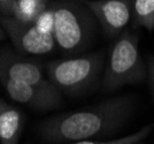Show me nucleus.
Returning <instances> with one entry per match:
<instances>
[{
  "instance_id": "1",
  "label": "nucleus",
  "mask_w": 154,
  "mask_h": 144,
  "mask_svg": "<svg viewBox=\"0 0 154 144\" xmlns=\"http://www.w3.org/2000/svg\"><path fill=\"white\" fill-rule=\"evenodd\" d=\"M135 107L132 96H120L93 106L58 114L38 126L43 139L50 143H71L105 137L120 130Z\"/></svg>"
},
{
  "instance_id": "2",
  "label": "nucleus",
  "mask_w": 154,
  "mask_h": 144,
  "mask_svg": "<svg viewBox=\"0 0 154 144\" xmlns=\"http://www.w3.org/2000/svg\"><path fill=\"white\" fill-rule=\"evenodd\" d=\"M51 6L55 12L54 38L60 52L70 57L84 52L96 33L94 15L77 0H57Z\"/></svg>"
},
{
  "instance_id": "3",
  "label": "nucleus",
  "mask_w": 154,
  "mask_h": 144,
  "mask_svg": "<svg viewBox=\"0 0 154 144\" xmlns=\"http://www.w3.org/2000/svg\"><path fill=\"white\" fill-rule=\"evenodd\" d=\"M147 77V67L138 47V36L124 30L112 44L103 70L101 89L112 92L127 84L140 83Z\"/></svg>"
},
{
  "instance_id": "4",
  "label": "nucleus",
  "mask_w": 154,
  "mask_h": 144,
  "mask_svg": "<svg viewBox=\"0 0 154 144\" xmlns=\"http://www.w3.org/2000/svg\"><path fill=\"white\" fill-rule=\"evenodd\" d=\"M103 65V51L91 52L50 61L46 64V73L50 82L62 95L74 97L89 91L98 83Z\"/></svg>"
},
{
  "instance_id": "5",
  "label": "nucleus",
  "mask_w": 154,
  "mask_h": 144,
  "mask_svg": "<svg viewBox=\"0 0 154 144\" xmlns=\"http://www.w3.org/2000/svg\"><path fill=\"white\" fill-rule=\"evenodd\" d=\"M1 26L21 54L45 55L58 47L54 36L42 33L35 24L22 23L13 16H1Z\"/></svg>"
},
{
  "instance_id": "6",
  "label": "nucleus",
  "mask_w": 154,
  "mask_h": 144,
  "mask_svg": "<svg viewBox=\"0 0 154 144\" xmlns=\"http://www.w3.org/2000/svg\"><path fill=\"white\" fill-rule=\"evenodd\" d=\"M0 77L45 88L54 86L47 77L46 65L8 47H4L0 53Z\"/></svg>"
},
{
  "instance_id": "7",
  "label": "nucleus",
  "mask_w": 154,
  "mask_h": 144,
  "mask_svg": "<svg viewBox=\"0 0 154 144\" xmlns=\"http://www.w3.org/2000/svg\"><path fill=\"white\" fill-rule=\"evenodd\" d=\"M0 80L6 95L13 102L26 105L35 111H52L63 104L62 93L55 86L45 88L9 79L0 77Z\"/></svg>"
},
{
  "instance_id": "8",
  "label": "nucleus",
  "mask_w": 154,
  "mask_h": 144,
  "mask_svg": "<svg viewBox=\"0 0 154 144\" xmlns=\"http://www.w3.org/2000/svg\"><path fill=\"white\" fill-rule=\"evenodd\" d=\"M90 9L108 38H117L132 17L131 0H77Z\"/></svg>"
},
{
  "instance_id": "9",
  "label": "nucleus",
  "mask_w": 154,
  "mask_h": 144,
  "mask_svg": "<svg viewBox=\"0 0 154 144\" xmlns=\"http://www.w3.org/2000/svg\"><path fill=\"white\" fill-rule=\"evenodd\" d=\"M26 117L19 107L0 100V144H19Z\"/></svg>"
},
{
  "instance_id": "10",
  "label": "nucleus",
  "mask_w": 154,
  "mask_h": 144,
  "mask_svg": "<svg viewBox=\"0 0 154 144\" xmlns=\"http://www.w3.org/2000/svg\"><path fill=\"white\" fill-rule=\"evenodd\" d=\"M47 7V2H43L39 0H17L11 16L22 23L35 24L39 15Z\"/></svg>"
},
{
  "instance_id": "11",
  "label": "nucleus",
  "mask_w": 154,
  "mask_h": 144,
  "mask_svg": "<svg viewBox=\"0 0 154 144\" xmlns=\"http://www.w3.org/2000/svg\"><path fill=\"white\" fill-rule=\"evenodd\" d=\"M132 20L135 27L154 29V0H131Z\"/></svg>"
},
{
  "instance_id": "12",
  "label": "nucleus",
  "mask_w": 154,
  "mask_h": 144,
  "mask_svg": "<svg viewBox=\"0 0 154 144\" xmlns=\"http://www.w3.org/2000/svg\"><path fill=\"white\" fill-rule=\"evenodd\" d=\"M153 130V124H146L143 128H140L138 131L134 134H130L123 137L114 138V139H108V141H97V139H85V141H77V142H71L69 144H136L139 143L141 139L147 137Z\"/></svg>"
},
{
  "instance_id": "13",
  "label": "nucleus",
  "mask_w": 154,
  "mask_h": 144,
  "mask_svg": "<svg viewBox=\"0 0 154 144\" xmlns=\"http://www.w3.org/2000/svg\"><path fill=\"white\" fill-rule=\"evenodd\" d=\"M35 26L42 33L54 36V30H55V12H54V8L51 5H48V7L39 15V17L35 22Z\"/></svg>"
},
{
  "instance_id": "14",
  "label": "nucleus",
  "mask_w": 154,
  "mask_h": 144,
  "mask_svg": "<svg viewBox=\"0 0 154 144\" xmlns=\"http://www.w3.org/2000/svg\"><path fill=\"white\" fill-rule=\"evenodd\" d=\"M147 79L149 89L154 99V55H151L147 60Z\"/></svg>"
},
{
  "instance_id": "15",
  "label": "nucleus",
  "mask_w": 154,
  "mask_h": 144,
  "mask_svg": "<svg viewBox=\"0 0 154 144\" xmlns=\"http://www.w3.org/2000/svg\"><path fill=\"white\" fill-rule=\"evenodd\" d=\"M17 0H0L1 16H11Z\"/></svg>"
},
{
  "instance_id": "16",
  "label": "nucleus",
  "mask_w": 154,
  "mask_h": 144,
  "mask_svg": "<svg viewBox=\"0 0 154 144\" xmlns=\"http://www.w3.org/2000/svg\"><path fill=\"white\" fill-rule=\"evenodd\" d=\"M39 1H43V2H48V0H39Z\"/></svg>"
},
{
  "instance_id": "17",
  "label": "nucleus",
  "mask_w": 154,
  "mask_h": 144,
  "mask_svg": "<svg viewBox=\"0 0 154 144\" xmlns=\"http://www.w3.org/2000/svg\"><path fill=\"white\" fill-rule=\"evenodd\" d=\"M136 144H139V143H136Z\"/></svg>"
}]
</instances>
